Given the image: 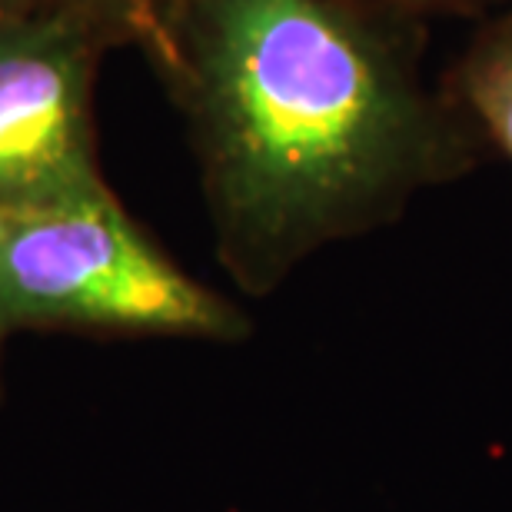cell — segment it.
Segmentation results:
<instances>
[{
  "label": "cell",
  "instance_id": "6da1fadb",
  "mask_svg": "<svg viewBox=\"0 0 512 512\" xmlns=\"http://www.w3.org/2000/svg\"><path fill=\"white\" fill-rule=\"evenodd\" d=\"M416 24L366 0H180L157 74L237 290L270 296L483 160L473 120L423 77Z\"/></svg>",
  "mask_w": 512,
  "mask_h": 512
},
{
  "label": "cell",
  "instance_id": "7a4b0ae2",
  "mask_svg": "<svg viewBox=\"0 0 512 512\" xmlns=\"http://www.w3.org/2000/svg\"><path fill=\"white\" fill-rule=\"evenodd\" d=\"M14 333L237 346L253 320L183 270L107 190L0 217V340Z\"/></svg>",
  "mask_w": 512,
  "mask_h": 512
},
{
  "label": "cell",
  "instance_id": "3957f363",
  "mask_svg": "<svg viewBox=\"0 0 512 512\" xmlns=\"http://www.w3.org/2000/svg\"><path fill=\"white\" fill-rule=\"evenodd\" d=\"M107 44L54 10L0 7V217L104 197L94 80Z\"/></svg>",
  "mask_w": 512,
  "mask_h": 512
},
{
  "label": "cell",
  "instance_id": "277c9868",
  "mask_svg": "<svg viewBox=\"0 0 512 512\" xmlns=\"http://www.w3.org/2000/svg\"><path fill=\"white\" fill-rule=\"evenodd\" d=\"M443 84L486 147L512 163V7L476 30Z\"/></svg>",
  "mask_w": 512,
  "mask_h": 512
},
{
  "label": "cell",
  "instance_id": "5b68a950",
  "mask_svg": "<svg viewBox=\"0 0 512 512\" xmlns=\"http://www.w3.org/2000/svg\"><path fill=\"white\" fill-rule=\"evenodd\" d=\"M0 7L67 14L94 30L110 50L140 47L157 67L170 47V27L180 0H0Z\"/></svg>",
  "mask_w": 512,
  "mask_h": 512
},
{
  "label": "cell",
  "instance_id": "8992f818",
  "mask_svg": "<svg viewBox=\"0 0 512 512\" xmlns=\"http://www.w3.org/2000/svg\"><path fill=\"white\" fill-rule=\"evenodd\" d=\"M366 4L389 10V14L423 20V17H473L493 7L496 0H366Z\"/></svg>",
  "mask_w": 512,
  "mask_h": 512
},
{
  "label": "cell",
  "instance_id": "52a82bcc",
  "mask_svg": "<svg viewBox=\"0 0 512 512\" xmlns=\"http://www.w3.org/2000/svg\"><path fill=\"white\" fill-rule=\"evenodd\" d=\"M4 346L7 340H0V393H4Z\"/></svg>",
  "mask_w": 512,
  "mask_h": 512
}]
</instances>
